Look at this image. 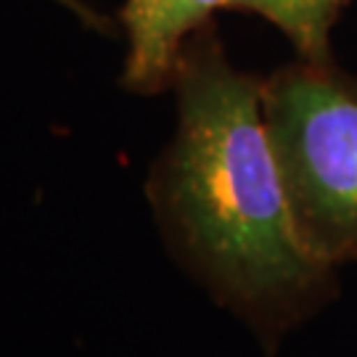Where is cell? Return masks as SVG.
<instances>
[{"mask_svg": "<svg viewBox=\"0 0 357 357\" xmlns=\"http://www.w3.org/2000/svg\"><path fill=\"white\" fill-rule=\"evenodd\" d=\"M262 82L230 64L215 24L202 26L180 56L178 128L146 193L175 259L273 357L342 286L296 233Z\"/></svg>", "mask_w": 357, "mask_h": 357, "instance_id": "1", "label": "cell"}, {"mask_svg": "<svg viewBox=\"0 0 357 357\" xmlns=\"http://www.w3.org/2000/svg\"><path fill=\"white\" fill-rule=\"evenodd\" d=\"M262 109L302 243L336 270L357 262V77L294 59L265 77Z\"/></svg>", "mask_w": 357, "mask_h": 357, "instance_id": "2", "label": "cell"}, {"mask_svg": "<svg viewBox=\"0 0 357 357\" xmlns=\"http://www.w3.org/2000/svg\"><path fill=\"white\" fill-rule=\"evenodd\" d=\"M230 0H125L119 22L128 35L122 88L153 96L172 88L185 43L212 24Z\"/></svg>", "mask_w": 357, "mask_h": 357, "instance_id": "3", "label": "cell"}, {"mask_svg": "<svg viewBox=\"0 0 357 357\" xmlns=\"http://www.w3.org/2000/svg\"><path fill=\"white\" fill-rule=\"evenodd\" d=\"M349 0H230L233 11H249L281 29L294 45L296 59L333 61L331 32Z\"/></svg>", "mask_w": 357, "mask_h": 357, "instance_id": "4", "label": "cell"}, {"mask_svg": "<svg viewBox=\"0 0 357 357\" xmlns=\"http://www.w3.org/2000/svg\"><path fill=\"white\" fill-rule=\"evenodd\" d=\"M53 3H59L61 8H66V11L72 13V16H77V19L85 26H90V29H96V32H109V22L103 19L101 13L93 11L88 3H82V0H53Z\"/></svg>", "mask_w": 357, "mask_h": 357, "instance_id": "5", "label": "cell"}]
</instances>
